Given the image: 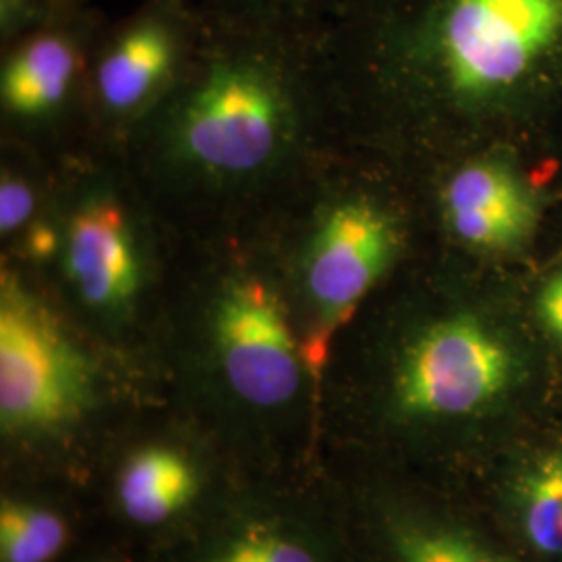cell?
<instances>
[{
    "label": "cell",
    "instance_id": "obj_2",
    "mask_svg": "<svg viewBox=\"0 0 562 562\" xmlns=\"http://www.w3.org/2000/svg\"><path fill=\"white\" fill-rule=\"evenodd\" d=\"M311 46L338 140L369 113L440 130L561 55L562 0H383L331 13Z\"/></svg>",
    "mask_w": 562,
    "mask_h": 562
},
{
    "label": "cell",
    "instance_id": "obj_3",
    "mask_svg": "<svg viewBox=\"0 0 562 562\" xmlns=\"http://www.w3.org/2000/svg\"><path fill=\"white\" fill-rule=\"evenodd\" d=\"M364 159L329 144L259 225L319 390L341 336L413 248V215Z\"/></svg>",
    "mask_w": 562,
    "mask_h": 562
},
{
    "label": "cell",
    "instance_id": "obj_4",
    "mask_svg": "<svg viewBox=\"0 0 562 562\" xmlns=\"http://www.w3.org/2000/svg\"><path fill=\"white\" fill-rule=\"evenodd\" d=\"M46 215L0 252L41 280L60 308L109 334L127 331L169 296L178 234L144 196L120 150L86 144L53 159Z\"/></svg>",
    "mask_w": 562,
    "mask_h": 562
},
{
    "label": "cell",
    "instance_id": "obj_18",
    "mask_svg": "<svg viewBox=\"0 0 562 562\" xmlns=\"http://www.w3.org/2000/svg\"><path fill=\"white\" fill-rule=\"evenodd\" d=\"M536 308L543 327L562 344V271L543 281Z\"/></svg>",
    "mask_w": 562,
    "mask_h": 562
},
{
    "label": "cell",
    "instance_id": "obj_10",
    "mask_svg": "<svg viewBox=\"0 0 562 562\" xmlns=\"http://www.w3.org/2000/svg\"><path fill=\"white\" fill-rule=\"evenodd\" d=\"M434 215L454 248L503 257L531 240L540 223V199L508 159L467 155L438 171Z\"/></svg>",
    "mask_w": 562,
    "mask_h": 562
},
{
    "label": "cell",
    "instance_id": "obj_13",
    "mask_svg": "<svg viewBox=\"0 0 562 562\" xmlns=\"http://www.w3.org/2000/svg\"><path fill=\"white\" fill-rule=\"evenodd\" d=\"M0 148V252H7L46 215L55 165L15 142L2 140Z\"/></svg>",
    "mask_w": 562,
    "mask_h": 562
},
{
    "label": "cell",
    "instance_id": "obj_6",
    "mask_svg": "<svg viewBox=\"0 0 562 562\" xmlns=\"http://www.w3.org/2000/svg\"><path fill=\"white\" fill-rule=\"evenodd\" d=\"M102 369L76 322L36 276L0 261V423L42 436L80 423L101 398Z\"/></svg>",
    "mask_w": 562,
    "mask_h": 562
},
{
    "label": "cell",
    "instance_id": "obj_1",
    "mask_svg": "<svg viewBox=\"0 0 562 562\" xmlns=\"http://www.w3.org/2000/svg\"><path fill=\"white\" fill-rule=\"evenodd\" d=\"M334 142L311 38L196 9L178 78L117 150L167 225L192 240L259 227Z\"/></svg>",
    "mask_w": 562,
    "mask_h": 562
},
{
    "label": "cell",
    "instance_id": "obj_15",
    "mask_svg": "<svg viewBox=\"0 0 562 562\" xmlns=\"http://www.w3.org/2000/svg\"><path fill=\"white\" fill-rule=\"evenodd\" d=\"M338 0H192L211 18L311 38Z\"/></svg>",
    "mask_w": 562,
    "mask_h": 562
},
{
    "label": "cell",
    "instance_id": "obj_8",
    "mask_svg": "<svg viewBox=\"0 0 562 562\" xmlns=\"http://www.w3.org/2000/svg\"><path fill=\"white\" fill-rule=\"evenodd\" d=\"M0 67L2 140L48 159L92 144L88 74L97 48L92 27L63 4L38 30L4 44Z\"/></svg>",
    "mask_w": 562,
    "mask_h": 562
},
{
    "label": "cell",
    "instance_id": "obj_14",
    "mask_svg": "<svg viewBox=\"0 0 562 562\" xmlns=\"http://www.w3.org/2000/svg\"><path fill=\"white\" fill-rule=\"evenodd\" d=\"M398 562H522L482 536L448 522H404L396 531Z\"/></svg>",
    "mask_w": 562,
    "mask_h": 562
},
{
    "label": "cell",
    "instance_id": "obj_12",
    "mask_svg": "<svg viewBox=\"0 0 562 562\" xmlns=\"http://www.w3.org/2000/svg\"><path fill=\"white\" fill-rule=\"evenodd\" d=\"M196 494L190 461L171 448H146L121 471L117 496L132 521L157 525L180 513Z\"/></svg>",
    "mask_w": 562,
    "mask_h": 562
},
{
    "label": "cell",
    "instance_id": "obj_11",
    "mask_svg": "<svg viewBox=\"0 0 562 562\" xmlns=\"http://www.w3.org/2000/svg\"><path fill=\"white\" fill-rule=\"evenodd\" d=\"M506 504L527 550L542 562H562V442L538 446L517 464Z\"/></svg>",
    "mask_w": 562,
    "mask_h": 562
},
{
    "label": "cell",
    "instance_id": "obj_5",
    "mask_svg": "<svg viewBox=\"0 0 562 562\" xmlns=\"http://www.w3.org/2000/svg\"><path fill=\"white\" fill-rule=\"evenodd\" d=\"M171 290L196 315L202 361L234 402L280 411L319 392L278 262L255 227L181 240Z\"/></svg>",
    "mask_w": 562,
    "mask_h": 562
},
{
    "label": "cell",
    "instance_id": "obj_16",
    "mask_svg": "<svg viewBox=\"0 0 562 562\" xmlns=\"http://www.w3.org/2000/svg\"><path fill=\"white\" fill-rule=\"evenodd\" d=\"M67 542V525L48 508L4 503L0 508L2 562H50Z\"/></svg>",
    "mask_w": 562,
    "mask_h": 562
},
{
    "label": "cell",
    "instance_id": "obj_9",
    "mask_svg": "<svg viewBox=\"0 0 562 562\" xmlns=\"http://www.w3.org/2000/svg\"><path fill=\"white\" fill-rule=\"evenodd\" d=\"M194 27L192 0H153L117 32L97 42L88 74L92 142L120 148L178 78Z\"/></svg>",
    "mask_w": 562,
    "mask_h": 562
},
{
    "label": "cell",
    "instance_id": "obj_19",
    "mask_svg": "<svg viewBox=\"0 0 562 562\" xmlns=\"http://www.w3.org/2000/svg\"><path fill=\"white\" fill-rule=\"evenodd\" d=\"M69 2H76V0H69Z\"/></svg>",
    "mask_w": 562,
    "mask_h": 562
},
{
    "label": "cell",
    "instance_id": "obj_7",
    "mask_svg": "<svg viewBox=\"0 0 562 562\" xmlns=\"http://www.w3.org/2000/svg\"><path fill=\"white\" fill-rule=\"evenodd\" d=\"M522 380L521 350L498 323L448 306L413 323L396 344L385 396L404 422H480L501 413Z\"/></svg>",
    "mask_w": 562,
    "mask_h": 562
},
{
    "label": "cell",
    "instance_id": "obj_17",
    "mask_svg": "<svg viewBox=\"0 0 562 562\" xmlns=\"http://www.w3.org/2000/svg\"><path fill=\"white\" fill-rule=\"evenodd\" d=\"M213 562H317L315 554L292 538L257 531L232 543Z\"/></svg>",
    "mask_w": 562,
    "mask_h": 562
}]
</instances>
